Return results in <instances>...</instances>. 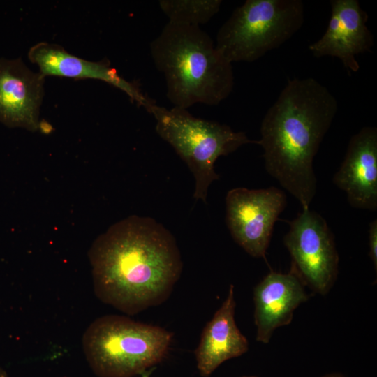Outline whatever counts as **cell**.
Returning a JSON list of instances; mask_svg holds the SVG:
<instances>
[{
  "label": "cell",
  "instance_id": "20",
  "mask_svg": "<svg viewBox=\"0 0 377 377\" xmlns=\"http://www.w3.org/2000/svg\"><path fill=\"white\" fill-rule=\"evenodd\" d=\"M242 377H256V376H242Z\"/></svg>",
  "mask_w": 377,
  "mask_h": 377
},
{
  "label": "cell",
  "instance_id": "15",
  "mask_svg": "<svg viewBox=\"0 0 377 377\" xmlns=\"http://www.w3.org/2000/svg\"><path fill=\"white\" fill-rule=\"evenodd\" d=\"M221 0H161L158 5L168 22L200 27L220 10Z\"/></svg>",
  "mask_w": 377,
  "mask_h": 377
},
{
  "label": "cell",
  "instance_id": "17",
  "mask_svg": "<svg viewBox=\"0 0 377 377\" xmlns=\"http://www.w3.org/2000/svg\"><path fill=\"white\" fill-rule=\"evenodd\" d=\"M322 377H346V376L340 373H331V374H327L325 376H323Z\"/></svg>",
  "mask_w": 377,
  "mask_h": 377
},
{
  "label": "cell",
  "instance_id": "3",
  "mask_svg": "<svg viewBox=\"0 0 377 377\" xmlns=\"http://www.w3.org/2000/svg\"><path fill=\"white\" fill-rule=\"evenodd\" d=\"M150 52L173 107L217 105L233 89L232 64L200 27L168 22L151 43Z\"/></svg>",
  "mask_w": 377,
  "mask_h": 377
},
{
  "label": "cell",
  "instance_id": "7",
  "mask_svg": "<svg viewBox=\"0 0 377 377\" xmlns=\"http://www.w3.org/2000/svg\"><path fill=\"white\" fill-rule=\"evenodd\" d=\"M288 223L283 242L292 260L290 272L312 290L326 295L338 274L339 255L332 232L325 219L309 208Z\"/></svg>",
  "mask_w": 377,
  "mask_h": 377
},
{
  "label": "cell",
  "instance_id": "12",
  "mask_svg": "<svg viewBox=\"0 0 377 377\" xmlns=\"http://www.w3.org/2000/svg\"><path fill=\"white\" fill-rule=\"evenodd\" d=\"M350 205L357 209H377V128L363 127L349 141L344 159L333 177Z\"/></svg>",
  "mask_w": 377,
  "mask_h": 377
},
{
  "label": "cell",
  "instance_id": "11",
  "mask_svg": "<svg viewBox=\"0 0 377 377\" xmlns=\"http://www.w3.org/2000/svg\"><path fill=\"white\" fill-rule=\"evenodd\" d=\"M28 58L38 66V72L45 77L98 80L120 89L132 102L143 107L147 112L154 103L136 84L122 77L107 59L89 61L69 53L59 45L47 42H40L31 47Z\"/></svg>",
  "mask_w": 377,
  "mask_h": 377
},
{
  "label": "cell",
  "instance_id": "19",
  "mask_svg": "<svg viewBox=\"0 0 377 377\" xmlns=\"http://www.w3.org/2000/svg\"><path fill=\"white\" fill-rule=\"evenodd\" d=\"M0 377H6L5 372L0 369Z\"/></svg>",
  "mask_w": 377,
  "mask_h": 377
},
{
  "label": "cell",
  "instance_id": "14",
  "mask_svg": "<svg viewBox=\"0 0 377 377\" xmlns=\"http://www.w3.org/2000/svg\"><path fill=\"white\" fill-rule=\"evenodd\" d=\"M236 302L231 285L226 300L205 326L194 351L200 374L208 377L225 361L247 352L249 342L235 320Z\"/></svg>",
  "mask_w": 377,
  "mask_h": 377
},
{
  "label": "cell",
  "instance_id": "13",
  "mask_svg": "<svg viewBox=\"0 0 377 377\" xmlns=\"http://www.w3.org/2000/svg\"><path fill=\"white\" fill-rule=\"evenodd\" d=\"M304 285L292 272H271L253 289L256 341L268 343L274 331L290 323L293 312L308 300Z\"/></svg>",
  "mask_w": 377,
  "mask_h": 377
},
{
  "label": "cell",
  "instance_id": "9",
  "mask_svg": "<svg viewBox=\"0 0 377 377\" xmlns=\"http://www.w3.org/2000/svg\"><path fill=\"white\" fill-rule=\"evenodd\" d=\"M45 77L31 71L21 58L0 59V121L31 131H48L40 121Z\"/></svg>",
  "mask_w": 377,
  "mask_h": 377
},
{
  "label": "cell",
  "instance_id": "6",
  "mask_svg": "<svg viewBox=\"0 0 377 377\" xmlns=\"http://www.w3.org/2000/svg\"><path fill=\"white\" fill-rule=\"evenodd\" d=\"M304 20L301 0H246L221 25L215 45L231 64L252 62L291 38Z\"/></svg>",
  "mask_w": 377,
  "mask_h": 377
},
{
  "label": "cell",
  "instance_id": "1",
  "mask_svg": "<svg viewBox=\"0 0 377 377\" xmlns=\"http://www.w3.org/2000/svg\"><path fill=\"white\" fill-rule=\"evenodd\" d=\"M89 256L98 298L128 315L165 302L183 268L172 234L154 219L135 215L100 235Z\"/></svg>",
  "mask_w": 377,
  "mask_h": 377
},
{
  "label": "cell",
  "instance_id": "18",
  "mask_svg": "<svg viewBox=\"0 0 377 377\" xmlns=\"http://www.w3.org/2000/svg\"><path fill=\"white\" fill-rule=\"evenodd\" d=\"M149 374L150 373L149 371H145V372L142 374L141 377H149Z\"/></svg>",
  "mask_w": 377,
  "mask_h": 377
},
{
  "label": "cell",
  "instance_id": "16",
  "mask_svg": "<svg viewBox=\"0 0 377 377\" xmlns=\"http://www.w3.org/2000/svg\"><path fill=\"white\" fill-rule=\"evenodd\" d=\"M369 257L371 258L375 270L377 269V220L372 221L369 226L368 231Z\"/></svg>",
  "mask_w": 377,
  "mask_h": 377
},
{
  "label": "cell",
  "instance_id": "4",
  "mask_svg": "<svg viewBox=\"0 0 377 377\" xmlns=\"http://www.w3.org/2000/svg\"><path fill=\"white\" fill-rule=\"evenodd\" d=\"M173 333L128 317L107 315L87 329L82 344L93 370L101 377H132L161 363Z\"/></svg>",
  "mask_w": 377,
  "mask_h": 377
},
{
  "label": "cell",
  "instance_id": "5",
  "mask_svg": "<svg viewBox=\"0 0 377 377\" xmlns=\"http://www.w3.org/2000/svg\"><path fill=\"white\" fill-rule=\"evenodd\" d=\"M148 112L156 120V133L173 147L193 173L195 182L194 199L205 203L209 185L219 179L214 170L218 158L232 153L244 145L257 144L244 132L194 117L187 109H169L154 103Z\"/></svg>",
  "mask_w": 377,
  "mask_h": 377
},
{
  "label": "cell",
  "instance_id": "10",
  "mask_svg": "<svg viewBox=\"0 0 377 377\" xmlns=\"http://www.w3.org/2000/svg\"><path fill=\"white\" fill-rule=\"evenodd\" d=\"M332 13L324 34L309 46L316 57L338 58L353 73L360 69L356 56L369 52L374 38L367 25V13L357 0H332Z\"/></svg>",
  "mask_w": 377,
  "mask_h": 377
},
{
  "label": "cell",
  "instance_id": "2",
  "mask_svg": "<svg viewBox=\"0 0 377 377\" xmlns=\"http://www.w3.org/2000/svg\"><path fill=\"white\" fill-rule=\"evenodd\" d=\"M336 98L312 77L288 80L267 110L257 144L267 172L309 208L317 188L313 158L337 111Z\"/></svg>",
  "mask_w": 377,
  "mask_h": 377
},
{
  "label": "cell",
  "instance_id": "8",
  "mask_svg": "<svg viewBox=\"0 0 377 377\" xmlns=\"http://www.w3.org/2000/svg\"><path fill=\"white\" fill-rule=\"evenodd\" d=\"M286 195L276 187L230 190L226 198V223L246 253L265 258L274 223L286 206Z\"/></svg>",
  "mask_w": 377,
  "mask_h": 377
}]
</instances>
